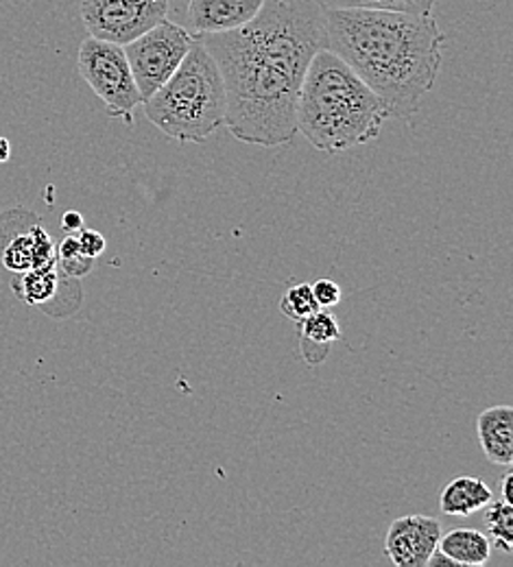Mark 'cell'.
<instances>
[{"mask_svg":"<svg viewBox=\"0 0 513 567\" xmlns=\"http://www.w3.org/2000/svg\"><path fill=\"white\" fill-rule=\"evenodd\" d=\"M55 251H58V269H60V274L66 276V278L79 280V278L88 276L90 269H92V265H94L92 258H88V256L81 254L74 234L66 236V238L60 243V247H58Z\"/></svg>","mask_w":513,"mask_h":567,"instance_id":"17","label":"cell"},{"mask_svg":"<svg viewBox=\"0 0 513 567\" xmlns=\"http://www.w3.org/2000/svg\"><path fill=\"white\" fill-rule=\"evenodd\" d=\"M11 157V144L0 136V164H4Z\"/></svg>","mask_w":513,"mask_h":567,"instance_id":"23","label":"cell"},{"mask_svg":"<svg viewBox=\"0 0 513 567\" xmlns=\"http://www.w3.org/2000/svg\"><path fill=\"white\" fill-rule=\"evenodd\" d=\"M76 243H79L81 254L88 256V258H92V260L99 258V256L105 251V238H103V234H99V231H94V229L81 227V229L76 231Z\"/></svg>","mask_w":513,"mask_h":567,"instance_id":"20","label":"cell"},{"mask_svg":"<svg viewBox=\"0 0 513 567\" xmlns=\"http://www.w3.org/2000/svg\"><path fill=\"white\" fill-rule=\"evenodd\" d=\"M485 526L490 533V542L496 544L499 550H503L505 555L513 553V506L512 502L501 499H492L485 506Z\"/></svg>","mask_w":513,"mask_h":567,"instance_id":"15","label":"cell"},{"mask_svg":"<svg viewBox=\"0 0 513 567\" xmlns=\"http://www.w3.org/2000/svg\"><path fill=\"white\" fill-rule=\"evenodd\" d=\"M387 118L378 94L339 55L328 49L315 53L297 96V134L335 155L376 141Z\"/></svg>","mask_w":513,"mask_h":567,"instance_id":"3","label":"cell"},{"mask_svg":"<svg viewBox=\"0 0 513 567\" xmlns=\"http://www.w3.org/2000/svg\"><path fill=\"white\" fill-rule=\"evenodd\" d=\"M60 269L58 267H49V269H29L24 274H18V278L13 280V292L27 301L29 306H47L58 297V288H60Z\"/></svg>","mask_w":513,"mask_h":567,"instance_id":"14","label":"cell"},{"mask_svg":"<svg viewBox=\"0 0 513 567\" xmlns=\"http://www.w3.org/2000/svg\"><path fill=\"white\" fill-rule=\"evenodd\" d=\"M143 105L148 121L173 141H206L225 125L223 74L199 38L179 69Z\"/></svg>","mask_w":513,"mask_h":567,"instance_id":"4","label":"cell"},{"mask_svg":"<svg viewBox=\"0 0 513 567\" xmlns=\"http://www.w3.org/2000/svg\"><path fill=\"white\" fill-rule=\"evenodd\" d=\"M443 40L431 13L324 7V49L366 81L389 118L418 114L435 87Z\"/></svg>","mask_w":513,"mask_h":567,"instance_id":"2","label":"cell"},{"mask_svg":"<svg viewBox=\"0 0 513 567\" xmlns=\"http://www.w3.org/2000/svg\"><path fill=\"white\" fill-rule=\"evenodd\" d=\"M492 499L494 494L483 478L456 476L441 489L440 508L450 517H470L483 511Z\"/></svg>","mask_w":513,"mask_h":567,"instance_id":"12","label":"cell"},{"mask_svg":"<svg viewBox=\"0 0 513 567\" xmlns=\"http://www.w3.org/2000/svg\"><path fill=\"white\" fill-rule=\"evenodd\" d=\"M326 9H391L409 13H431L435 0H319Z\"/></svg>","mask_w":513,"mask_h":567,"instance_id":"16","label":"cell"},{"mask_svg":"<svg viewBox=\"0 0 513 567\" xmlns=\"http://www.w3.org/2000/svg\"><path fill=\"white\" fill-rule=\"evenodd\" d=\"M81 20L92 38L125 47L168 13V0H81Z\"/></svg>","mask_w":513,"mask_h":567,"instance_id":"7","label":"cell"},{"mask_svg":"<svg viewBox=\"0 0 513 567\" xmlns=\"http://www.w3.org/2000/svg\"><path fill=\"white\" fill-rule=\"evenodd\" d=\"M83 227V216L79 213H66L62 216V229L66 234H76Z\"/></svg>","mask_w":513,"mask_h":567,"instance_id":"21","label":"cell"},{"mask_svg":"<svg viewBox=\"0 0 513 567\" xmlns=\"http://www.w3.org/2000/svg\"><path fill=\"white\" fill-rule=\"evenodd\" d=\"M438 550L452 559L454 566L483 567L490 564L492 542L476 528H452L441 533Z\"/></svg>","mask_w":513,"mask_h":567,"instance_id":"13","label":"cell"},{"mask_svg":"<svg viewBox=\"0 0 513 567\" xmlns=\"http://www.w3.org/2000/svg\"><path fill=\"white\" fill-rule=\"evenodd\" d=\"M341 339L339 321L324 308L299 321V350L310 367H317L330 354V348Z\"/></svg>","mask_w":513,"mask_h":567,"instance_id":"11","label":"cell"},{"mask_svg":"<svg viewBox=\"0 0 513 567\" xmlns=\"http://www.w3.org/2000/svg\"><path fill=\"white\" fill-rule=\"evenodd\" d=\"M315 310H319L317 301H315V295H312V288L310 284H297L294 288H289L283 299H280V312L287 317V319H294V321H301L306 319L308 315H312Z\"/></svg>","mask_w":513,"mask_h":567,"instance_id":"18","label":"cell"},{"mask_svg":"<svg viewBox=\"0 0 513 567\" xmlns=\"http://www.w3.org/2000/svg\"><path fill=\"white\" fill-rule=\"evenodd\" d=\"M265 0H188V20L197 35L227 33L247 24Z\"/></svg>","mask_w":513,"mask_h":567,"instance_id":"9","label":"cell"},{"mask_svg":"<svg viewBox=\"0 0 513 567\" xmlns=\"http://www.w3.org/2000/svg\"><path fill=\"white\" fill-rule=\"evenodd\" d=\"M440 519L429 515H404L391 522L384 555L396 567H427L440 544Z\"/></svg>","mask_w":513,"mask_h":567,"instance_id":"8","label":"cell"},{"mask_svg":"<svg viewBox=\"0 0 513 567\" xmlns=\"http://www.w3.org/2000/svg\"><path fill=\"white\" fill-rule=\"evenodd\" d=\"M512 483L513 472L510 470V472L503 476V499H505V502H512Z\"/></svg>","mask_w":513,"mask_h":567,"instance_id":"22","label":"cell"},{"mask_svg":"<svg viewBox=\"0 0 513 567\" xmlns=\"http://www.w3.org/2000/svg\"><path fill=\"white\" fill-rule=\"evenodd\" d=\"M310 288H312L317 306L324 310H330L341 301V288L332 280H317V282L310 284Z\"/></svg>","mask_w":513,"mask_h":567,"instance_id":"19","label":"cell"},{"mask_svg":"<svg viewBox=\"0 0 513 567\" xmlns=\"http://www.w3.org/2000/svg\"><path fill=\"white\" fill-rule=\"evenodd\" d=\"M193 42L195 35H191L188 29L164 18L143 35L123 47L143 103L179 69Z\"/></svg>","mask_w":513,"mask_h":567,"instance_id":"6","label":"cell"},{"mask_svg":"<svg viewBox=\"0 0 513 567\" xmlns=\"http://www.w3.org/2000/svg\"><path fill=\"white\" fill-rule=\"evenodd\" d=\"M215 58L225 83V127L256 146L295 138V107L310 60L324 49L319 0H265L243 27L197 35Z\"/></svg>","mask_w":513,"mask_h":567,"instance_id":"1","label":"cell"},{"mask_svg":"<svg viewBox=\"0 0 513 567\" xmlns=\"http://www.w3.org/2000/svg\"><path fill=\"white\" fill-rule=\"evenodd\" d=\"M476 434L490 463L512 465L513 463V409L507 404L485 409L476 417Z\"/></svg>","mask_w":513,"mask_h":567,"instance_id":"10","label":"cell"},{"mask_svg":"<svg viewBox=\"0 0 513 567\" xmlns=\"http://www.w3.org/2000/svg\"><path fill=\"white\" fill-rule=\"evenodd\" d=\"M76 69L90 90L105 103L107 114L125 125L134 123V110L143 103L125 58V49L99 38H85L76 53Z\"/></svg>","mask_w":513,"mask_h":567,"instance_id":"5","label":"cell"}]
</instances>
